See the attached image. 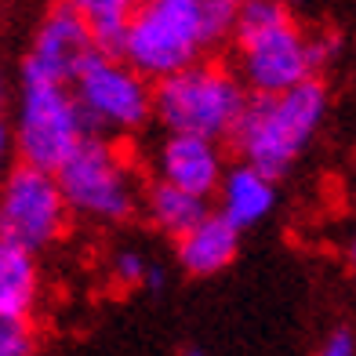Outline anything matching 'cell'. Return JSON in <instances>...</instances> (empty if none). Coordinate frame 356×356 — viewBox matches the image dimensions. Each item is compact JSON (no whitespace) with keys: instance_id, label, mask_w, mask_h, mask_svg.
<instances>
[{"instance_id":"6da1fadb","label":"cell","mask_w":356,"mask_h":356,"mask_svg":"<svg viewBox=\"0 0 356 356\" xmlns=\"http://www.w3.org/2000/svg\"><path fill=\"white\" fill-rule=\"evenodd\" d=\"M236 11L233 0H142L127 26L120 58L153 84L168 80L233 40Z\"/></svg>"},{"instance_id":"cb8c5ba5","label":"cell","mask_w":356,"mask_h":356,"mask_svg":"<svg viewBox=\"0 0 356 356\" xmlns=\"http://www.w3.org/2000/svg\"><path fill=\"white\" fill-rule=\"evenodd\" d=\"M284 4H287V8H291V4H302V0H284Z\"/></svg>"},{"instance_id":"ac0fdd59","label":"cell","mask_w":356,"mask_h":356,"mask_svg":"<svg viewBox=\"0 0 356 356\" xmlns=\"http://www.w3.org/2000/svg\"><path fill=\"white\" fill-rule=\"evenodd\" d=\"M309 47H313V66L320 73L338 55V37L334 33H309Z\"/></svg>"},{"instance_id":"5bb4252c","label":"cell","mask_w":356,"mask_h":356,"mask_svg":"<svg viewBox=\"0 0 356 356\" xmlns=\"http://www.w3.org/2000/svg\"><path fill=\"white\" fill-rule=\"evenodd\" d=\"M40 295L37 254L0 240V320H29Z\"/></svg>"},{"instance_id":"2e32d148","label":"cell","mask_w":356,"mask_h":356,"mask_svg":"<svg viewBox=\"0 0 356 356\" xmlns=\"http://www.w3.org/2000/svg\"><path fill=\"white\" fill-rule=\"evenodd\" d=\"M0 356H37V331L29 320H0Z\"/></svg>"},{"instance_id":"8fae6325","label":"cell","mask_w":356,"mask_h":356,"mask_svg":"<svg viewBox=\"0 0 356 356\" xmlns=\"http://www.w3.org/2000/svg\"><path fill=\"white\" fill-rule=\"evenodd\" d=\"M215 200H218L215 211L225 222H233L240 233L254 229V225H262L273 215V207H277V178H269L258 168L236 160V164H229V171H225Z\"/></svg>"},{"instance_id":"7a4b0ae2","label":"cell","mask_w":356,"mask_h":356,"mask_svg":"<svg viewBox=\"0 0 356 356\" xmlns=\"http://www.w3.org/2000/svg\"><path fill=\"white\" fill-rule=\"evenodd\" d=\"M327 117V88L309 80L284 95H251L244 117L229 135V149L240 164H251L269 178H280L298 164Z\"/></svg>"},{"instance_id":"d6986e66","label":"cell","mask_w":356,"mask_h":356,"mask_svg":"<svg viewBox=\"0 0 356 356\" xmlns=\"http://www.w3.org/2000/svg\"><path fill=\"white\" fill-rule=\"evenodd\" d=\"M145 287H149V291H160V287H164V266H156V262H153V269H149V280H145Z\"/></svg>"},{"instance_id":"44dd1931","label":"cell","mask_w":356,"mask_h":356,"mask_svg":"<svg viewBox=\"0 0 356 356\" xmlns=\"http://www.w3.org/2000/svg\"><path fill=\"white\" fill-rule=\"evenodd\" d=\"M349 266H353V269H356V236H353V240H349Z\"/></svg>"},{"instance_id":"277c9868","label":"cell","mask_w":356,"mask_h":356,"mask_svg":"<svg viewBox=\"0 0 356 356\" xmlns=\"http://www.w3.org/2000/svg\"><path fill=\"white\" fill-rule=\"evenodd\" d=\"M248 102L251 91L244 88L240 73L211 58L153 84V120L164 127V135H200L211 142H229Z\"/></svg>"},{"instance_id":"30bf717a","label":"cell","mask_w":356,"mask_h":356,"mask_svg":"<svg viewBox=\"0 0 356 356\" xmlns=\"http://www.w3.org/2000/svg\"><path fill=\"white\" fill-rule=\"evenodd\" d=\"M225 171H229V164H225L222 142L200 135H164V142L153 149V178L204 200L218 193Z\"/></svg>"},{"instance_id":"9c48e42d","label":"cell","mask_w":356,"mask_h":356,"mask_svg":"<svg viewBox=\"0 0 356 356\" xmlns=\"http://www.w3.org/2000/svg\"><path fill=\"white\" fill-rule=\"evenodd\" d=\"M99 51L88 19L73 4L58 0L47 8V15L37 22L33 40L19 62V80H44V84H70L80 73V66Z\"/></svg>"},{"instance_id":"52a82bcc","label":"cell","mask_w":356,"mask_h":356,"mask_svg":"<svg viewBox=\"0 0 356 356\" xmlns=\"http://www.w3.org/2000/svg\"><path fill=\"white\" fill-rule=\"evenodd\" d=\"M73 95L88 117L91 135L120 138L153 120V80L131 62L109 51H95L73 80Z\"/></svg>"},{"instance_id":"7c38bea8","label":"cell","mask_w":356,"mask_h":356,"mask_svg":"<svg viewBox=\"0 0 356 356\" xmlns=\"http://www.w3.org/2000/svg\"><path fill=\"white\" fill-rule=\"evenodd\" d=\"M236 251H240V229L233 222H225L218 211H211L182 240H175V258L186 277H215L225 266H233Z\"/></svg>"},{"instance_id":"4fadbf2b","label":"cell","mask_w":356,"mask_h":356,"mask_svg":"<svg viewBox=\"0 0 356 356\" xmlns=\"http://www.w3.org/2000/svg\"><path fill=\"white\" fill-rule=\"evenodd\" d=\"M142 215L156 233H164L171 240H182L189 229H197V225L211 215V207H207L204 197H193V193L178 189L171 182L149 178L142 189Z\"/></svg>"},{"instance_id":"7402d4cb","label":"cell","mask_w":356,"mask_h":356,"mask_svg":"<svg viewBox=\"0 0 356 356\" xmlns=\"http://www.w3.org/2000/svg\"><path fill=\"white\" fill-rule=\"evenodd\" d=\"M182 356H204V353H200V349H186Z\"/></svg>"},{"instance_id":"603a6c76","label":"cell","mask_w":356,"mask_h":356,"mask_svg":"<svg viewBox=\"0 0 356 356\" xmlns=\"http://www.w3.org/2000/svg\"><path fill=\"white\" fill-rule=\"evenodd\" d=\"M233 4H236V8H244V4H251V0H233Z\"/></svg>"},{"instance_id":"3957f363","label":"cell","mask_w":356,"mask_h":356,"mask_svg":"<svg viewBox=\"0 0 356 356\" xmlns=\"http://www.w3.org/2000/svg\"><path fill=\"white\" fill-rule=\"evenodd\" d=\"M233 55V70L251 95H284L316 80L309 33L284 0H251L236 11Z\"/></svg>"},{"instance_id":"ba28073f","label":"cell","mask_w":356,"mask_h":356,"mask_svg":"<svg viewBox=\"0 0 356 356\" xmlns=\"http://www.w3.org/2000/svg\"><path fill=\"white\" fill-rule=\"evenodd\" d=\"M70 204L58 186V175L15 164L0 189V240L19 244L26 251H47L55 248L70 229Z\"/></svg>"},{"instance_id":"e0dca14e","label":"cell","mask_w":356,"mask_h":356,"mask_svg":"<svg viewBox=\"0 0 356 356\" xmlns=\"http://www.w3.org/2000/svg\"><path fill=\"white\" fill-rule=\"evenodd\" d=\"M316 356H356V334L349 327H334L320 342V353Z\"/></svg>"},{"instance_id":"ffe728a7","label":"cell","mask_w":356,"mask_h":356,"mask_svg":"<svg viewBox=\"0 0 356 356\" xmlns=\"http://www.w3.org/2000/svg\"><path fill=\"white\" fill-rule=\"evenodd\" d=\"M66 4H73V8L80 11V15H84V11H88V4H91V0H66Z\"/></svg>"},{"instance_id":"9a60e30c","label":"cell","mask_w":356,"mask_h":356,"mask_svg":"<svg viewBox=\"0 0 356 356\" xmlns=\"http://www.w3.org/2000/svg\"><path fill=\"white\" fill-rule=\"evenodd\" d=\"M149 269H153V262H149L142 251L120 248L117 254H113V262H109V277L117 280L120 287H145V280H149Z\"/></svg>"},{"instance_id":"5b68a950","label":"cell","mask_w":356,"mask_h":356,"mask_svg":"<svg viewBox=\"0 0 356 356\" xmlns=\"http://www.w3.org/2000/svg\"><path fill=\"white\" fill-rule=\"evenodd\" d=\"M55 175L76 218L95 225H124L127 218L142 215L145 182L113 138L91 135Z\"/></svg>"},{"instance_id":"8992f818","label":"cell","mask_w":356,"mask_h":356,"mask_svg":"<svg viewBox=\"0 0 356 356\" xmlns=\"http://www.w3.org/2000/svg\"><path fill=\"white\" fill-rule=\"evenodd\" d=\"M88 138H91V127L70 84L19 80L15 127H11L19 164L55 175Z\"/></svg>"}]
</instances>
